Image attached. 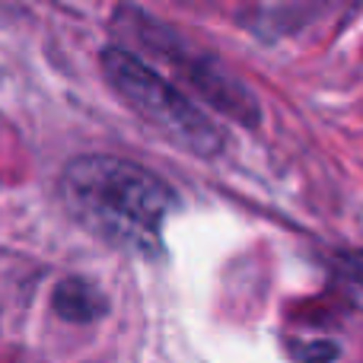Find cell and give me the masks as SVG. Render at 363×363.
<instances>
[{
	"mask_svg": "<svg viewBox=\"0 0 363 363\" xmlns=\"http://www.w3.org/2000/svg\"><path fill=\"white\" fill-rule=\"evenodd\" d=\"M61 201L96 239L147 258L163 249V226L179 204L166 179L106 153H86L64 166Z\"/></svg>",
	"mask_w": 363,
	"mask_h": 363,
	"instance_id": "obj_1",
	"label": "cell"
},
{
	"mask_svg": "<svg viewBox=\"0 0 363 363\" xmlns=\"http://www.w3.org/2000/svg\"><path fill=\"white\" fill-rule=\"evenodd\" d=\"M115 32L121 35V48L138 55L150 67L160 64L163 70H169V80L179 89H191V99L198 96V99L211 102L217 112L249 128L262 121V108H258L255 96L249 93V86L236 80V74L217 55L185 42L169 23H160L157 16L134 10V6H121L115 13Z\"/></svg>",
	"mask_w": 363,
	"mask_h": 363,
	"instance_id": "obj_2",
	"label": "cell"
},
{
	"mask_svg": "<svg viewBox=\"0 0 363 363\" xmlns=\"http://www.w3.org/2000/svg\"><path fill=\"white\" fill-rule=\"evenodd\" d=\"M99 64L108 86L121 96V102L138 118H144L157 134H163L169 144L204 160L217 157L223 150V131L166 74L144 64L138 55H131L121 45H108L99 55Z\"/></svg>",
	"mask_w": 363,
	"mask_h": 363,
	"instance_id": "obj_3",
	"label": "cell"
},
{
	"mask_svg": "<svg viewBox=\"0 0 363 363\" xmlns=\"http://www.w3.org/2000/svg\"><path fill=\"white\" fill-rule=\"evenodd\" d=\"M51 306L55 315L70 325H89L99 315H106V296L96 284L83 281V277H64L51 294Z\"/></svg>",
	"mask_w": 363,
	"mask_h": 363,
	"instance_id": "obj_4",
	"label": "cell"
},
{
	"mask_svg": "<svg viewBox=\"0 0 363 363\" xmlns=\"http://www.w3.org/2000/svg\"><path fill=\"white\" fill-rule=\"evenodd\" d=\"M345 264H347V271H351L354 281L363 284V252H357V255H351V258H345Z\"/></svg>",
	"mask_w": 363,
	"mask_h": 363,
	"instance_id": "obj_5",
	"label": "cell"
}]
</instances>
